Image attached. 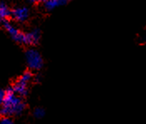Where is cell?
I'll list each match as a JSON object with an SVG mask.
<instances>
[{"label":"cell","instance_id":"obj_4","mask_svg":"<svg viewBox=\"0 0 146 124\" xmlns=\"http://www.w3.org/2000/svg\"><path fill=\"white\" fill-rule=\"evenodd\" d=\"M29 84L26 82H23L22 80L18 79V80L14 83L13 86V90L17 95L23 98L26 97L29 94Z\"/></svg>","mask_w":146,"mask_h":124},{"label":"cell","instance_id":"obj_6","mask_svg":"<svg viewBox=\"0 0 146 124\" xmlns=\"http://www.w3.org/2000/svg\"><path fill=\"white\" fill-rule=\"evenodd\" d=\"M68 1V0H47L44 2L45 9L51 11V10L56 9L58 6H61V5L67 3Z\"/></svg>","mask_w":146,"mask_h":124},{"label":"cell","instance_id":"obj_12","mask_svg":"<svg viewBox=\"0 0 146 124\" xmlns=\"http://www.w3.org/2000/svg\"><path fill=\"white\" fill-rule=\"evenodd\" d=\"M31 3H42V2H44V3L45 1H47V0H29Z\"/></svg>","mask_w":146,"mask_h":124},{"label":"cell","instance_id":"obj_1","mask_svg":"<svg viewBox=\"0 0 146 124\" xmlns=\"http://www.w3.org/2000/svg\"><path fill=\"white\" fill-rule=\"evenodd\" d=\"M0 103V114L2 117H19L26 109V103L23 97L15 93L13 86H9L6 89V97Z\"/></svg>","mask_w":146,"mask_h":124},{"label":"cell","instance_id":"obj_3","mask_svg":"<svg viewBox=\"0 0 146 124\" xmlns=\"http://www.w3.org/2000/svg\"><path fill=\"white\" fill-rule=\"evenodd\" d=\"M12 16L15 20H17L19 22H24L25 20H27V19L29 16V9H27L25 7L16 8L12 11Z\"/></svg>","mask_w":146,"mask_h":124},{"label":"cell","instance_id":"obj_2","mask_svg":"<svg viewBox=\"0 0 146 124\" xmlns=\"http://www.w3.org/2000/svg\"><path fill=\"white\" fill-rule=\"evenodd\" d=\"M25 60L28 67L31 70H39L44 66V60L41 55L34 49H29L26 50Z\"/></svg>","mask_w":146,"mask_h":124},{"label":"cell","instance_id":"obj_7","mask_svg":"<svg viewBox=\"0 0 146 124\" xmlns=\"http://www.w3.org/2000/svg\"><path fill=\"white\" fill-rule=\"evenodd\" d=\"M12 12L7 6V4L4 2H2L0 4V19L2 21L7 20V19L11 16Z\"/></svg>","mask_w":146,"mask_h":124},{"label":"cell","instance_id":"obj_5","mask_svg":"<svg viewBox=\"0 0 146 124\" xmlns=\"http://www.w3.org/2000/svg\"><path fill=\"white\" fill-rule=\"evenodd\" d=\"M40 39V32L38 29H34L29 33H27V40L28 44L27 45H37Z\"/></svg>","mask_w":146,"mask_h":124},{"label":"cell","instance_id":"obj_8","mask_svg":"<svg viewBox=\"0 0 146 124\" xmlns=\"http://www.w3.org/2000/svg\"><path fill=\"white\" fill-rule=\"evenodd\" d=\"M34 75L32 74L31 71H25V72H23L22 75L19 76V80H22L23 82H26V83L29 84L34 80Z\"/></svg>","mask_w":146,"mask_h":124},{"label":"cell","instance_id":"obj_9","mask_svg":"<svg viewBox=\"0 0 146 124\" xmlns=\"http://www.w3.org/2000/svg\"><path fill=\"white\" fill-rule=\"evenodd\" d=\"M45 110L43 107H36L34 110L33 115L36 119H42L45 116Z\"/></svg>","mask_w":146,"mask_h":124},{"label":"cell","instance_id":"obj_10","mask_svg":"<svg viewBox=\"0 0 146 124\" xmlns=\"http://www.w3.org/2000/svg\"><path fill=\"white\" fill-rule=\"evenodd\" d=\"M0 124H15V123L12 119V117H2Z\"/></svg>","mask_w":146,"mask_h":124},{"label":"cell","instance_id":"obj_11","mask_svg":"<svg viewBox=\"0 0 146 124\" xmlns=\"http://www.w3.org/2000/svg\"><path fill=\"white\" fill-rule=\"evenodd\" d=\"M5 97H6V89H1L0 90V102L3 101Z\"/></svg>","mask_w":146,"mask_h":124}]
</instances>
